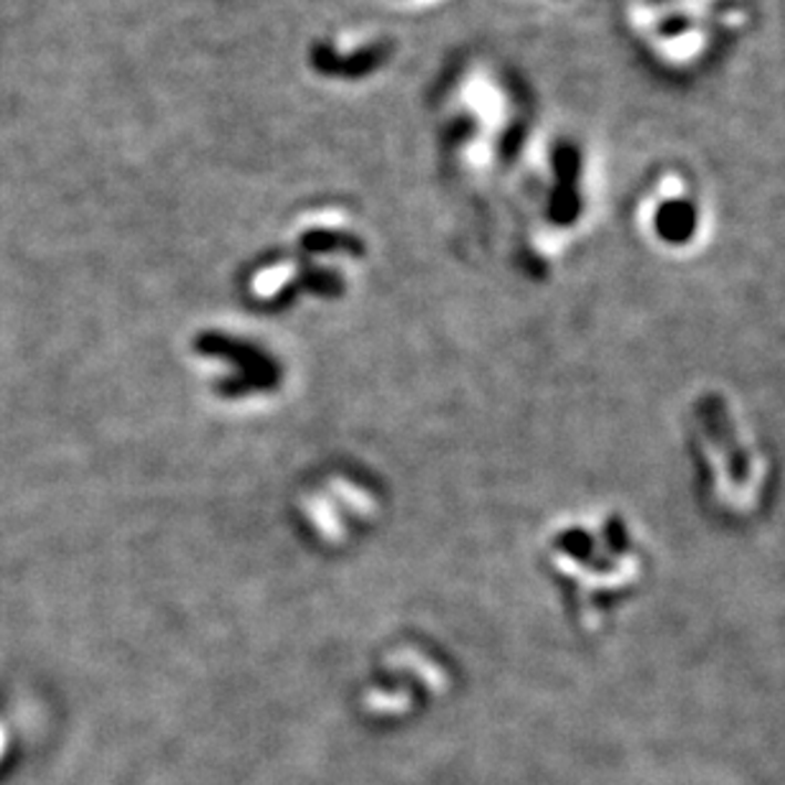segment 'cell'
<instances>
[{"label": "cell", "instance_id": "6da1fadb", "mask_svg": "<svg viewBox=\"0 0 785 785\" xmlns=\"http://www.w3.org/2000/svg\"><path fill=\"white\" fill-rule=\"evenodd\" d=\"M699 411H702L706 432L712 434L714 444H720L724 457H727L734 479H737V483H745V479L750 477V462H747V454L742 452L737 436H734V428L730 424L727 409H724L722 399H716V395H706V399L699 403Z\"/></svg>", "mask_w": 785, "mask_h": 785}]
</instances>
